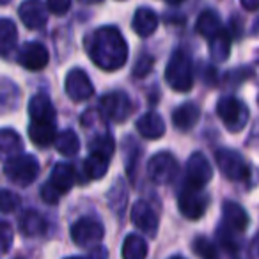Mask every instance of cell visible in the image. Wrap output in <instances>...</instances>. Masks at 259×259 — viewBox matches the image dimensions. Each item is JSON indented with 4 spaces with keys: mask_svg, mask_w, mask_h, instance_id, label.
I'll use <instances>...</instances> for the list:
<instances>
[{
    "mask_svg": "<svg viewBox=\"0 0 259 259\" xmlns=\"http://www.w3.org/2000/svg\"><path fill=\"white\" fill-rule=\"evenodd\" d=\"M83 259H108V252L105 247H100V245H96V247L91 248L89 255Z\"/></svg>",
    "mask_w": 259,
    "mask_h": 259,
    "instance_id": "e575fe53",
    "label": "cell"
},
{
    "mask_svg": "<svg viewBox=\"0 0 259 259\" xmlns=\"http://www.w3.org/2000/svg\"><path fill=\"white\" fill-rule=\"evenodd\" d=\"M66 94L73 101H85L94 94V87L83 69H71L66 76Z\"/></svg>",
    "mask_w": 259,
    "mask_h": 259,
    "instance_id": "5bb4252c",
    "label": "cell"
},
{
    "mask_svg": "<svg viewBox=\"0 0 259 259\" xmlns=\"http://www.w3.org/2000/svg\"><path fill=\"white\" fill-rule=\"evenodd\" d=\"M100 108L108 119L117 122H124L126 119L132 114V100L128 98V94L122 93V91H114V93H108L101 98Z\"/></svg>",
    "mask_w": 259,
    "mask_h": 259,
    "instance_id": "9c48e42d",
    "label": "cell"
},
{
    "mask_svg": "<svg viewBox=\"0 0 259 259\" xmlns=\"http://www.w3.org/2000/svg\"><path fill=\"white\" fill-rule=\"evenodd\" d=\"M105 229L94 219H80L71 226V238L78 247H96L103 240Z\"/></svg>",
    "mask_w": 259,
    "mask_h": 259,
    "instance_id": "30bf717a",
    "label": "cell"
},
{
    "mask_svg": "<svg viewBox=\"0 0 259 259\" xmlns=\"http://www.w3.org/2000/svg\"><path fill=\"white\" fill-rule=\"evenodd\" d=\"M137 130L144 139H158L165 134V124L156 112H148L137 121Z\"/></svg>",
    "mask_w": 259,
    "mask_h": 259,
    "instance_id": "7402d4cb",
    "label": "cell"
},
{
    "mask_svg": "<svg viewBox=\"0 0 259 259\" xmlns=\"http://www.w3.org/2000/svg\"><path fill=\"white\" fill-rule=\"evenodd\" d=\"M153 64H155V59H153L151 55H141L139 61L135 62V66H134V76L135 78H144L146 75L151 73Z\"/></svg>",
    "mask_w": 259,
    "mask_h": 259,
    "instance_id": "d6a6232c",
    "label": "cell"
},
{
    "mask_svg": "<svg viewBox=\"0 0 259 259\" xmlns=\"http://www.w3.org/2000/svg\"><path fill=\"white\" fill-rule=\"evenodd\" d=\"M29 115L32 122H55V108L50 98L45 94H37L29 103Z\"/></svg>",
    "mask_w": 259,
    "mask_h": 259,
    "instance_id": "ac0fdd59",
    "label": "cell"
},
{
    "mask_svg": "<svg viewBox=\"0 0 259 259\" xmlns=\"http://www.w3.org/2000/svg\"><path fill=\"white\" fill-rule=\"evenodd\" d=\"M167 4H170V6H180V4H183L185 0H165Z\"/></svg>",
    "mask_w": 259,
    "mask_h": 259,
    "instance_id": "8d00e7d4",
    "label": "cell"
},
{
    "mask_svg": "<svg viewBox=\"0 0 259 259\" xmlns=\"http://www.w3.org/2000/svg\"><path fill=\"white\" fill-rule=\"evenodd\" d=\"M114 139L108 134L100 135V137H96L91 142V155L83 162V170H85V176L89 180H100V178H103L107 174L108 163H110V158L114 155Z\"/></svg>",
    "mask_w": 259,
    "mask_h": 259,
    "instance_id": "7a4b0ae2",
    "label": "cell"
},
{
    "mask_svg": "<svg viewBox=\"0 0 259 259\" xmlns=\"http://www.w3.org/2000/svg\"><path fill=\"white\" fill-rule=\"evenodd\" d=\"M197 32L201 34L206 39H213L217 34H220L224 30L222 23H220V18L215 11H204L201 16L197 18Z\"/></svg>",
    "mask_w": 259,
    "mask_h": 259,
    "instance_id": "484cf974",
    "label": "cell"
},
{
    "mask_svg": "<svg viewBox=\"0 0 259 259\" xmlns=\"http://www.w3.org/2000/svg\"><path fill=\"white\" fill-rule=\"evenodd\" d=\"M20 206V197L11 190L0 188V211L13 213Z\"/></svg>",
    "mask_w": 259,
    "mask_h": 259,
    "instance_id": "4dcf8cb0",
    "label": "cell"
},
{
    "mask_svg": "<svg viewBox=\"0 0 259 259\" xmlns=\"http://www.w3.org/2000/svg\"><path fill=\"white\" fill-rule=\"evenodd\" d=\"M148 257V243L139 234H128L122 243V259H146Z\"/></svg>",
    "mask_w": 259,
    "mask_h": 259,
    "instance_id": "4316f807",
    "label": "cell"
},
{
    "mask_svg": "<svg viewBox=\"0 0 259 259\" xmlns=\"http://www.w3.org/2000/svg\"><path fill=\"white\" fill-rule=\"evenodd\" d=\"M194 252L201 259H219V250H217V245L211 240L204 236H199L194 241Z\"/></svg>",
    "mask_w": 259,
    "mask_h": 259,
    "instance_id": "f546056e",
    "label": "cell"
},
{
    "mask_svg": "<svg viewBox=\"0 0 259 259\" xmlns=\"http://www.w3.org/2000/svg\"><path fill=\"white\" fill-rule=\"evenodd\" d=\"M213 176V169L202 153H194L187 163V180L185 185L192 188H204Z\"/></svg>",
    "mask_w": 259,
    "mask_h": 259,
    "instance_id": "7c38bea8",
    "label": "cell"
},
{
    "mask_svg": "<svg viewBox=\"0 0 259 259\" xmlns=\"http://www.w3.org/2000/svg\"><path fill=\"white\" fill-rule=\"evenodd\" d=\"M170 259H185V257H181V255H174V257H170Z\"/></svg>",
    "mask_w": 259,
    "mask_h": 259,
    "instance_id": "ab89813d",
    "label": "cell"
},
{
    "mask_svg": "<svg viewBox=\"0 0 259 259\" xmlns=\"http://www.w3.org/2000/svg\"><path fill=\"white\" fill-rule=\"evenodd\" d=\"M240 2L247 11H255L259 6V0H240Z\"/></svg>",
    "mask_w": 259,
    "mask_h": 259,
    "instance_id": "d590c367",
    "label": "cell"
},
{
    "mask_svg": "<svg viewBox=\"0 0 259 259\" xmlns=\"http://www.w3.org/2000/svg\"><path fill=\"white\" fill-rule=\"evenodd\" d=\"M231 52V36L227 30H222L217 34L213 39H209V54H211L213 61L224 62Z\"/></svg>",
    "mask_w": 259,
    "mask_h": 259,
    "instance_id": "f1b7e54d",
    "label": "cell"
},
{
    "mask_svg": "<svg viewBox=\"0 0 259 259\" xmlns=\"http://www.w3.org/2000/svg\"><path fill=\"white\" fill-rule=\"evenodd\" d=\"M75 180H76L75 167L69 165V163H57L54 167V170H52L48 183L41 188L43 201L48 202V204H55L61 195L68 194L71 190V187L75 185Z\"/></svg>",
    "mask_w": 259,
    "mask_h": 259,
    "instance_id": "277c9868",
    "label": "cell"
},
{
    "mask_svg": "<svg viewBox=\"0 0 259 259\" xmlns=\"http://www.w3.org/2000/svg\"><path fill=\"white\" fill-rule=\"evenodd\" d=\"M87 52L98 68L115 71L128 61V47L121 30L115 27H101L87 37Z\"/></svg>",
    "mask_w": 259,
    "mask_h": 259,
    "instance_id": "6da1fadb",
    "label": "cell"
},
{
    "mask_svg": "<svg viewBox=\"0 0 259 259\" xmlns=\"http://www.w3.org/2000/svg\"><path fill=\"white\" fill-rule=\"evenodd\" d=\"M47 8L41 0H25L18 9L20 20L27 29H41V27L47 25Z\"/></svg>",
    "mask_w": 259,
    "mask_h": 259,
    "instance_id": "2e32d148",
    "label": "cell"
},
{
    "mask_svg": "<svg viewBox=\"0 0 259 259\" xmlns=\"http://www.w3.org/2000/svg\"><path fill=\"white\" fill-rule=\"evenodd\" d=\"M199 117H201V110L195 103H183L172 112V122L178 130L181 132H188L197 124Z\"/></svg>",
    "mask_w": 259,
    "mask_h": 259,
    "instance_id": "d6986e66",
    "label": "cell"
},
{
    "mask_svg": "<svg viewBox=\"0 0 259 259\" xmlns=\"http://www.w3.org/2000/svg\"><path fill=\"white\" fill-rule=\"evenodd\" d=\"M215 160L219 165L220 172L226 178L233 181H245L250 176V169H248L247 162L243 160V156L240 153L233 151V149H217L215 151Z\"/></svg>",
    "mask_w": 259,
    "mask_h": 259,
    "instance_id": "52a82bcc",
    "label": "cell"
},
{
    "mask_svg": "<svg viewBox=\"0 0 259 259\" xmlns=\"http://www.w3.org/2000/svg\"><path fill=\"white\" fill-rule=\"evenodd\" d=\"M132 222L135 224L137 229L149 236H155L158 231V217L146 201H137L132 206Z\"/></svg>",
    "mask_w": 259,
    "mask_h": 259,
    "instance_id": "9a60e30c",
    "label": "cell"
},
{
    "mask_svg": "<svg viewBox=\"0 0 259 259\" xmlns=\"http://www.w3.org/2000/svg\"><path fill=\"white\" fill-rule=\"evenodd\" d=\"M57 130H55V122H32L29 126V137L37 148H48L54 144Z\"/></svg>",
    "mask_w": 259,
    "mask_h": 259,
    "instance_id": "ffe728a7",
    "label": "cell"
},
{
    "mask_svg": "<svg viewBox=\"0 0 259 259\" xmlns=\"http://www.w3.org/2000/svg\"><path fill=\"white\" fill-rule=\"evenodd\" d=\"M48 61H50V57H48L47 47L37 43V41L23 45L18 52V64L29 71H39L48 64Z\"/></svg>",
    "mask_w": 259,
    "mask_h": 259,
    "instance_id": "4fadbf2b",
    "label": "cell"
},
{
    "mask_svg": "<svg viewBox=\"0 0 259 259\" xmlns=\"http://www.w3.org/2000/svg\"><path fill=\"white\" fill-rule=\"evenodd\" d=\"M224 229L231 233H243L248 226V215L238 202L227 201L224 202Z\"/></svg>",
    "mask_w": 259,
    "mask_h": 259,
    "instance_id": "e0dca14e",
    "label": "cell"
},
{
    "mask_svg": "<svg viewBox=\"0 0 259 259\" xmlns=\"http://www.w3.org/2000/svg\"><path fill=\"white\" fill-rule=\"evenodd\" d=\"M165 80L178 93H188L194 85V69L190 55L185 50H176L165 69Z\"/></svg>",
    "mask_w": 259,
    "mask_h": 259,
    "instance_id": "3957f363",
    "label": "cell"
},
{
    "mask_svg": "<svg viewBox=\"0 0 259 259\" xmlns=\"http://www.w3.org/2000/svg\"><path fill=\"white\" fill-rule=\"evenodd\" d=\"M13 238H15V233H13L11 224L0 220V254L9 252L13 245Z\"/></svg>",
    "mask_w": 259,
    "mask_h": 259,
    "instance_id": "1f68e13d",
    "label": "cell"
},
{
    "mask_svg": "<svg viewBox=\"0 0 259 259\" xmlns=\"http://www.w3.org/2000/svg\"><path fill=\"white\" fill-rule=\"evenodd\" d=\"M158 27V16L151 8H139L134 15V30L141 37H148Z\"/></svg>",
    "mask_w": 259,
    "mask_h": 259,
    "instance_id": "44dd1931",
    "label": "cell"
},
{
    "mask_svg": "<svg viewBox=\"0 0 259 259\" xmlns=\"http://www.w3.org/2000/svg\"><path fill=\"white\" fill-rule=\"evenodd\" d=\"M47 227L48 226L45 217L41 213H37L36 209H27L22 215V219H20V231L29 238L45 234L47 233Z\"/></svg>",
    "mask_w": 259,
    "mask_h": 259,
    "instance_id": "603a6c76",
    "label": "cell"
},
{
    "mask_svg": "<svg viewBox=\"0 0 259 259\" xmlns=\"http://www.w3.org/2000/svg\"><path fill=\"white\" fill-rule=\"evenodd\" d=\"M178 162L170 153H156L148 162V176L158 185H167L176 178Z\"/></svg>",
    "mask_w": 259,
    "mask_h": 259,
    "instance_id": "8fae6325",
    "label": "cell"
},
{
    "mask_svg": "<svg viewBox=\"0 0 259 259\" xmlns=\"http://www.w3.org/2000/svg\"><path fill=\"white\" fill-rule=\"evenodd\" d=\"M178 206H180V211L185 219L199 220L208 208V195L201 188H192L185 185L183 190L180 192V197H178Z\"/></svg>",
    "mask_w": 259,
    "mask_h": 259,
    "instance_id": "ba28073f",
    "label": "cell"
},
{
    "mask_svg": "<svg viewBox=\"0 0 259 259\" xmlns=\"http://www.w3.org/2000/svg\"><path fill=\"white\" fill-rule=\"evenodd\" d=\"M217 114L229 132H240L248 121L247 107L233 96L220 98V101L217 103Z\"/></svg>",
    "mask_w": 259,
    "mask_h": 259,
    "instance_id": "8992f818",
    "label": "cell"
},
{
    "mask_svg": "<svg viewBox=\"0 0 259 259\" xmlns=\"http://www.w3.org/2000/svg\"><path fill=\"white\" fill-rule=\"evenodd\" d=\"M48 13H54V15L61 16L66 15L71 8V0H47V4H45Z\"/></svg>",
    "mask_w": 259,
    "mask_h": 259,
    "instance_id": "836d02e7",
    "label": "cell"
},
{
    "mask_svg": "<svg viewBox=\"0 0 259 259\" xmlns=\"http://www.w3.org/2000/svg\"><path fill=\"white\" fill-rule=\"evenodd\" d=\"M54 146L61 155L64 156H75L80 149V141L73 130H64L61 134L55 135Z\"/></svg>",
    "mask_w": 259,
    "mask_h": 259,
    "instance_id": "83f0119b",
    "label": "cell"
},
{
    "mask_svg": "<svg viewBox=\"0 0 259 259\" xmlns=\"http://www.w3.org/2000/svg\"><path fill=\"white\" fill-rule=\"evenodd\" d=\"M8 2H9V0H0V6H2V4H8Z\"/></svg>",
    "mask_w": 259,
    "mask_h": 259,
    "instance_id": "f35d334b",
    "label": "cell"
},
{
    "mask_svg": "<svg viewBox=\"0 0 259 259\" xmlns=\"http://www.w3.org/2000/svg\"><path fill=\"white\" fill-rule=\"evenodd\" d=\"M18 43V30L13 20L0 18V57H8Z\"/></svg>",
    "mask_w": 259,
    "mask_h": 259,
    "instance_id": "cb8c5ba5",
    "label": "cell"
},
{
    "mask_svg": "<svg viewBox=\"0 0 259 259\" xmlns=\"http://www.w3.org/2000/svg\"><path fill=\"white\" fill-rule=\"evenodd\" d=\"M4 172L13 183L27 187L39 174V162L32 155H16L13 158L6 160Z\"/></svg>",
    "mask_w": 259,
    "mask_h": 259,
    "instance_id": "5b68a950",
    "label": "cell"
},
{
    "mask_svg": "<svg viewBox=\"0 0 259 259\" xmlns=\"http://www.w3.org/2000/svg\"><path fill=\"white\" fill-rule=\"evenodd\" d=\"M66 259H83V257H66Z\"/></svg>",
    "mask_w": 259,
    "mask_h": 259,
    "instance_id": "60d3db41",
    "label": "cell"
},
{
    "mask_svg": "<svg viewBox=\"0 0 259 259\" xmlns=\"http://www.w3.org/2000/svg\"><path fill=\"white\" fill-rule=\"evenodd\" d=\"M23 149L22 139L15 130H0V160H9Z\"/></svg>",
    "mask_w": 259,
    "mask_h": 259,
    "instance_id": "d4e9b609",
    "label": "cell"
},
{
    "mask_svg": "<svg viewBox=\"0 0 259 259\" xmlns=\"http://www.w3.org/2000/svg\"><path fill=\"white\" fill-rule=\"evenodd\" d=\"M85 4H96V2H101V0H82Z\"/></svg>",
    "mask_w": 259,
    "mask_h": 259,
    "instance_id": "74e56055",
    "label": "cell"
}]
</instances>
